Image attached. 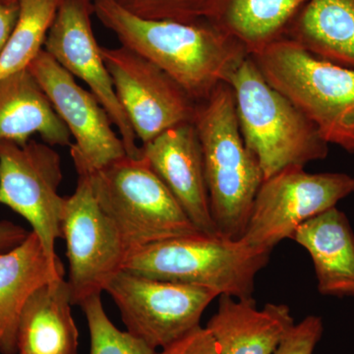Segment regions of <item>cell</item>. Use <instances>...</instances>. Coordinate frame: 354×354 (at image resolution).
I'll use <instances>...</instances> for the list:
<instances>
[{"mask_svg":"<svg viewBox=\"0 0 354 354\" xmlns=\"http://www.w3.org/2000/svg\"><path fill=\"white\" fill-rule=\"evenodd\" d=\"M93 9L121 46L164 70L196 102L227 83L248 55L239 41L207 22L145 19L115 0H93Z\"/></svg>","mask_w":354,"mask_h":354,"instance_id":"1","label":"cell"},{"mask_svg":"<svg viewBox=\"0 0 354 354\" xmlns=\"http://www.w3.org/2000/svg\"><path fill=\"white\" fill-rule=\"evenodd\" d=\"M195 128L203 153L209 209L218 234L239 241L245 234L264 174L242 138L234 91L221 83L198 102Z\"/></svg>","mask_w":354,"mask_h":354,"instance_id":"2","label":"cell"},{"mask_svg":"<svg viewBox=\"0 0 354 354\" xmlns=\"http://www.w3.org/2000/svg\"><path fill=\"white\" fill-rule=\"evenodd\" d=\"M271 253L241 239L185 235L129 249L122 271L202 286L215 290L220 297L248 298L253 297L256 276L269 263Z\"/></svg>","mask_w":354,"mask_h":354,"instance_id":"3","label":"cell"},{"mask_svg":"<svg viewBox=\"0 0 354 354\" xmlns=\"http://www.w3.org/2000/svg\"><path fill=\"white\" fill-rule=\"evenodd\" d=\"M245 145L259 162L265 179L290 167L324 160L329 144L283 94L266 81L247 55L227 80Z\"/></svg>","mask_w":354,"mask_h":354,"instance_id":"4","label":"cell"},{"mask_svg":"<svg viewBox=\"0 0 354 354\" xmlns=\"http://www.w3.org/2000/svg\"><path fill=\"white\" fill-rule=\"evenodd\" d=\"M266 81L312 123L328 144L354 153V68L281 38L250 55Z\"/></svg>","mask_w":354,"mask_h":354,"instance_id":"5","label":"cell"},{"mask_svg":"<svg viewBox=\"0 0 354 354\" xmlns=\"http://www.w3.org/2000/svg\"><path fill=\"white\" fill-rule=\"evenodd\" d=\"M88 174L95 199L127 251L165 239L202 234L141 155L124 156Z\"/></svg>","mask_w":354,"mask_h":354,"instance_id":"6","label":"cell"},{"mask_svg":"<svg viewBox=\"0 0 354 354\" xmlns=\"http://www.w3.org/2000/svg\"><path fill=\"white\" fill-rule=\"evenodd\" d=\"M353 193L354 177L348 174H309L304 167H288L263 181L241 241L272 252L305 221Z\"/></svg>","mask_w":354,"mask_h":354,"instance_id":"7","label":"cell"},{"mask_svg":"<svg viewBox=\"0 0 354 354\" xmlns=\"http://www.w3.org/2000/svg\"><path fill=\"white\" fill-rule=\"evenodd\" d=\"M62 158L51 146L34 140L25 145L0 141V204L30 223L55 265L62 264L55 251L62 239Z\"/></svg>","mask_w":354,"mask_h":354,"instance_id":"8","label":"cell"},{"mask_svg":"<svg viewBox=\"0 0 354 354\" xmlns=\"http://www.w3.org/2000/svg\"><path fill=\"white\" fill-rule=\"evenodd\" d=\"M104 291L113 298L127 332L151 348H164L199 327L203 313L220 297L202 286L118 272Z\"/></svg>","mask_w":354,"mask_h":354,"instance_id":"9","label":"cell"},{"mask_svg":"<svg viewBox=\"0 0 354 354\" xmlns=\"http://www.w3.org/2000/svg\"><path fill=\"white\" fill-rule=\"evenodd\" d=\"M75 169L78 180L73 194L65 197L62 232L66 241L72 304L80 305L102 295L109 279L122 271L127 248L95 199L88 171Z\"/></svg>","mask_w":354,"mask_h":354,"instance_id":"10","label":"cell"},{"mask_svg":"<svg viewBox=\"0 0 354 354\" xmlns=\"http://www.w3.org/2000/svg\"><path fill=\"white\" fill-rule=\"evenodd\" d=\"M114 90L142 145L169 128L194 122L198 102L157 65L124 46H101Z\"/></svg>","mask_w":354,"mask_h":354,"instance_id":"11","label":"cell"},{"mask_svg":"<svg viewBox=\"0 0 354 354\" xmlns=\"http://www.w3.org/2000/svg\"><path fill=\"white\" fill-rule=\"evenodd\" d=\"M75 143L70 146L74 167L97 171L127 156L113 122L90 91L76 83L72 74L41 50L28 66Z\"/></svg>","mask_w":354,"mask_h":354,"instance_id":"12","label":"cell"},{"mask_svg":"<svg viewBox=\"0 0 354 354\" xmlns=\"http://www.w3.org/2000/svg\"><path fill=\"white\" fill-rule=\"evenodd\" d=\"M93 0H60L44 50L65 70L84 81L109 114L127 155L139 157L141 147L124 109L116 95L113 80L97 43L91 23Z\"/></svg>","mask_w":354,"mask_h":354,"instance_id":"13","label":"cell"},{"mask_svg":"<svg viewBox=\"0 0 354 354\" xmlns=\"http://www.w3.org/2000/svg\"><path fill=\"white\" fill-rule=\"evenodd\" d=\"M140 155L164 181L199 232L218 235L209 209L202 149L194 123H183L160 133L142 145Z\"/></svg>","mask_w":354,"mask_h":354,"instance_id":"14","label":"cell"},{"mask_svg":"<svg viewBox=\"0 0 354 354\" xmlns=\"http://www.w3.org/2000/svg\"><path fill=\"white\" fill-rule=\"evenodd\" d=\"M218 297L206 329L220 354H274L295 327L288 305L268 304L259 309L253 297Z\"/></svg>","mask_w":354,"mask_h":354,"instance_id":"15","label":"cell"},{"mask_svg":"<svg viewBox=\"0 0 354 354\" xmlns=\"http://www.w3.org/2000/svg\"><path fill=\"white\" fill-rule=\"evenodd\" d=\"M64 278V265L51 263L35 232L0 254V354H17L21 313L41 286Z\"/></svg>","mask_w":354,"mask_h":354,"instance_id":"16","label":"cell"},{"mask_svg":"<svg viewBox=\"0 0 354 354\" xmlns=\"http://www.w3.org/2000/svg\"><path fill=\"white\" fill-rule=\"evenodd\" d=\"M292 241L311 256L321 295L354 297V234L337 207L305 221Z\"/></svg>","mask_w":354,"mask_h":354,"instance_id":"17","label":"cell"},{"mask_svg":"<svg viewBox=\"0 0 354 354\" xmlns=\"http://www.w3.org/2000/svg\"><path fill=\"white\" fill-rule=\"evenodd\" d=\"M39 134L50 146H71V134L26 68L0 81V141L25 145Z\"/></svg>","mask_w":354,"mask_h":354,"instance_id":"18","label":"cell"},{"mask_svg":"<svg viewBox=\"0 0 354 354\" xmlns=\"http://www.w3.org/2000/svg\"><path fill=\"white\" fill-rule=\"evenodd\" d=\"M64 278L39 288L28 300L17 330L21 354H78L79 330Z\"/></svg>","mask_w":354,"mask_h":354,"instance_id":"19","label":"cell"},{"mask_svg":"<svg viewBox=\"0 0 354 354\" xmlns=\"http://www.w3.org/2000/svg\"><path fill=\"white\" fill-rule=\"evenodd\" d=\"M283 38L316 57L354 68V0H308Z\"/></svg>","mask_w":354,"mask_h":354,"instance_id":"20","label":"cell"},{"mask_svg":"<svg viewBox=\"0 0 354 354\" xmlns=\"http://www.w3.org/2000/svg\"><path fill=\"white\" fill-rule=\"evenodd\" d=\"M308 0H209L204 22L239 41L253 55L283 38Z\"/></svg>","mask_w":354,"mask_h":354,"instance_id":"21","label":"cell"},{"mask_svg":"<svg viewBox=\"0 0 354 354\" xmlns=\"http://www.w3.org/2000/svg\"><path fill=\"white\" fill-rule=\"evenodd\" d=\"M79 306L90 332V354H158L157 349L114 326L104 311L101 295L87 298Z\"/></svg>","mask_w":354,"mask_h":354,"instance_id":"22","label":"cell"},{"mask_svg":"<svg viewBox=\"0 0 354 354\" xmlns=\"http://www.w3.org/2000/svg\"><path fill=\"white\" fill-rule=\"evenodd\" d=\"M130 12L152 20L204 22L209 0H115Z\"/></svg>","mask_w":354,"mask_h":354,"instance_id":"23","label":"cell"},{"mask_svg":"<svg viewBox=\"0 0 354 354\" xmlns=\"http://www.w3.org/2000/svg\"><path fill=\"white\" fill-rule=\"evenodd\" d=\"M324 333L322 319L307 316L286 335L274 354H314Z\"/></svg>","mask_w":354,"mask_h":354,"instance_id":"24","label":"cell"},{"mask_svg":"<svg viewBox=\"0 0 354 354\" xmlns=\"http://www.w3.org/2000/svg\"><path fill=\"white\" fill-rule=\"evenodd\" d=\"M158 354H220L213 335L201 326L158 351Z\"/></svg>","mask_w":354,"mask_h":354,"instance_id":"25","label":"cell"},{"mask_svg":"<svg viewBox=\"0 0 354 354\" xmlns=\"http://www.w3.org/2000/svg\"><path fill=\"white\" fill-rule=\"evenodd\" d=\"M20 6H9L0 0V55L8 43L11 35L17 24Z\"/></svg>","mask_w":354,"mask_h":354,"instance_id":"26","label":"cell"},{"mask_svg":"<svg viewBox=\"0 0 354 354\" xmlns=\"http://www.w3.org/2000/svg\"><path fill=\"white\" fill-rule=\"evenodd\" d=\"M30 232L8 221H0V254L11 250L25 241Z\"/></svg>","mask_w":354,"mask_h":354,"instance_id":"27","label":"cell"},{"mask_svg":"<svg viewBox=\"0 0 354 354\" xmlns=\"http://www.w3.org/2000/svg\"><path fill=\"white\" fill-rule=\"evenodd\" d=\"M6 4L9 6H18L22 0H2Z\"/></svg>","mask_w":354,"mask_h":354,"instance_id":"28","label":"cell"},{"mask_svg":"<svg viewBox=\"0 0 354 354\" xmlns=\"http://www.w3.org/2000/svg\"><path fill=\"white\" fill-rule=\"evenodd\" d=\"M17 354H21V353H17Z\"/></svg>","mask_w":354,"mask_h":354,"instance_id":"29","label":"cell"}]
</instances>
